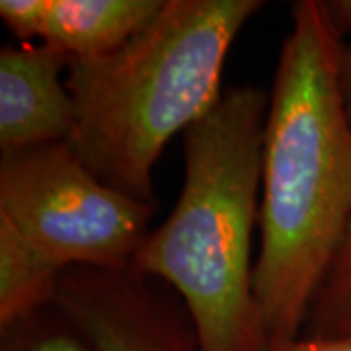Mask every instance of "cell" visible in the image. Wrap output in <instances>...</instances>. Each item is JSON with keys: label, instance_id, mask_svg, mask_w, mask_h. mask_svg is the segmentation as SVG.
<instances>
[{"label": "cell", "instance_id": "obj_14", "mask_svg": "<svg viewBox=\"0 0 351 351\" xmlns=\"http://www.w3.org/2000/svg\"><path fill=\"white\" fill-rule=\"evenodd\" d=\"M324 6L339 36L351 34V0H328Z\"/></svg>", "mask_w": 351, "mask_h": 351}, {"label": "cell", "instance_id": "obj_12", "mask_svg": "<svg viewBox=\"0 0 351 351\" xmlns=\"http://www.w3.org/2000/svg\"><path fill=\"white\" fill-rule=\"evenodd\" d=\"M263 351H351V334L276 339V341H269Z\"/></svg>", "mask_w": 351, "mask_h": 351}, {"label": "cell", "instance_id": "obj_8", "mask_svg": "<svg viewBox=\"0 0 351 351\" xmlns=\"http://www.w3.org/2000/svg\"><path fill=\"white\" fill-rule=\"evenodd\" d=\"M63 267L39 252L0 215V328H12L53 306Z\"/></svg>", "mask_w": 351, "mask_h": 351}, {"label": "cell", "instance_id": "obj_10", "mask_svg": "<svg viewBox=\"0 0 351 351\" xmlns=\"http://www.w3.org/2000/svg\"><path fill=\"white\" fill-rule=\"evenodd\" d=\"M55 308V306H53ZM2 351H90L84 339L55 308L2 330Z\"/></svg>", "mask_w": 351, "mask_h": 351}, {"label": "cell", "instance_id": "obj_6", "mask_svg": "<svg viewBox=\"0 0 351 351\" xmlns=\"http://www.w3.org/2000/svg\"><path fill=\"white\" fill-rule=\"evenodd\" d=\"M69 64L63 51L39 41L0 51L2 154L71 141L75 106L63 80Z\"/></svg>", "mask_w": 351, "mask_h": 351}, {"label": "cell", "instance_id": "obj_11", "mask_svg": "<svg viewBox=\"0 0 351 351\" xmlns=\"http://www.w3.org/2000/svg\"><path fill=\"white\" fill-rule=\"evenodd\" d=\"M45 0H2L0 18L22 43L36 41L43 20Z\"/></svg>", "mask_w": 351, "mask_h": 351}, {"label": "cell", "instance_id": "obj_7", "mask_svg": "<svg viewBox=\"0 0 351 351\" xmlns=\"http://www.w3.org/2000/svg\"><path fill=\"white\" fill-rule=\"evenodd\" d=\"M164 0H45L39 43L71 61L119 49L160 10Z\"/></svg>", "mask_w": 351, "mask_h": 351}, {"label": "cell", "instance_id": "obj_13", "mask_svg": "<svg viewBox=\"0 0 351 351\" xmlns=\"http://www.w3.org/2000/svg\"><path fill=\"white\" fill-rule=\"evenodd\" d=\"M338 80L343 110H346V115H348V121H350L351 127V45H343L341 53H339Z\"/></svg>", "mask_w": 351, "mask_h": 351}, {"label": "cell", "instance_id": "obj_3", "mask_svg": "<svg viewBox=\"0 0 351 351\" xmlns=\"http://www.w3.org/2000/svg\"><path fill=\"white\" fill-rule=\"evenodd\" d=\"M260 0H164L119 49L71 61L69 141L104 184L154 205L152 170L168 143L221 100L234 39Z\"/></svg>", "mask_w": 351, "mask_h": 351}, {"label": "cell", "instance_id": "obj_4", "mask_svg": "<svg viewBox=\"0 0 351 351\" xmlns=\"http://www.w3.org/2000/svg\"><path fill=\"white\" fill-rule=\"evenodd\" d=\"M152 213L104 184L69 143L2 154L0 215L63 269L131 267Z\"/></svg>", "mask_w": 351, "mask_h": 351}, {"label": "cell", "instance_id": "obj_1", "mask_svg": "<svg viewBox=\"0 0 351 351\" xmlns=\"http://www.w3.org/2000/svg\"><path fill=\"white\" fill-rule=\"evenodd\" d=\"M341 47L324 2L293 4L265 117L260 252L254 262V295L267 343L301 336L351 221Z\"/></svg>", "mask_w": 351, "mask_h": 351}, {"label": "cell", "instance_id": "obj_5", "mask_svg": "<svg viewBox=\"0 0 351 351\" xmlns=\"http://www.w3.org/2000/svg\"><path fill=\"white\" fill-rule=\"evenodd\" d=\"M53 306L90 351H201L186 311L131 267H69Z\"/></svg>", "mask_w": 351, "mask_h": 351}, {"label": "cell", "instance_id": "obj_2", "mask_svg": "<svg viewBox=\"0 0 351 351\" xmlns=\"http://www.w3.org/2000/svg\"><path fill=\"white\" fill-rule=\"evenodd\" d=\"M267 106L262 88H230L184 133L180 197L131 262V269L182 297L201 351L267 346L252 263Z\"/></svg>", "mask_w": 351, "mask_h": 351}, {"label": "cell", "instance_id": "obj_9", "mask_svg": "<svg viewBox=\"0 0 351 351\" xmlns=\"http://www.w3.org/2000/svg\"><path fill=\"white\" fill-rule=\"evenodd\" d=\"M311 336L351 334V221L306 316Z\"/></svg>", "mask_w": 351, "mask_h": 351}]
</instances>
